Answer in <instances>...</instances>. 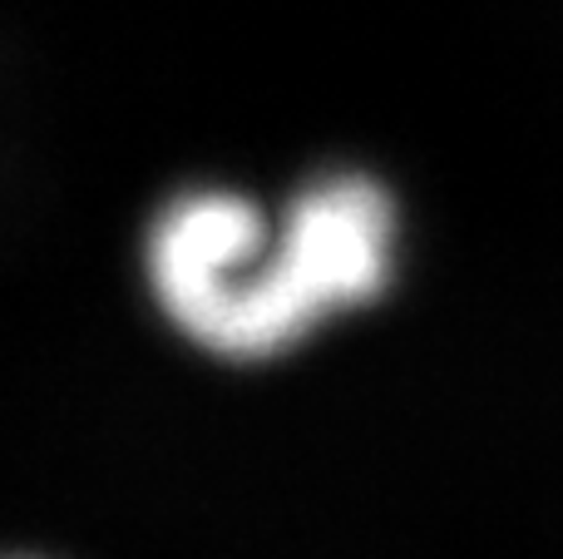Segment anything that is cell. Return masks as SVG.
I'll use <instances>...</instances> for the list:
<instances>
[{"mask_svg":"<svg viewBox=\"0 0 563 559\" xmlns=\"http://www.w3.org/2000/svg\"><path fill=\"white\" fill-rule=\"evenodd\" d=\"M396 263V204L341 168L273 218L228 188H194L154 218L148 287L184 337L233 362L277 357L336 313L371 303Z\"/></svg>","mask_w":563,"mask_h":559,"instance_id":"obj_1","label":"cell"},{"mask_svg":"<svg viewBox=\"0 0 563 559\" xmlns=\"http://www.w3.org/2000/svg\"><path fill=\"white\" fill-rule=\"evenodd\" d=\"M0 559H35V555H0Z\"/></svg>","mask_w":563,"mask_h":559,"instance_id":"obj_2","label":"cell"}]
</instances>
